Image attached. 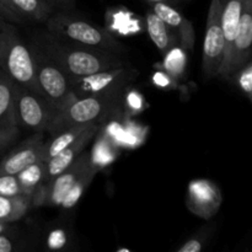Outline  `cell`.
I'll return each instance as SVG.
<instances>
[{
    "label": "cell",
    "instance_id": "cell-22",
    "mask_svg": "<svg viewBox=\"0 0 252 252\" xmlns=\"http://www.w3.org/2000/svg\"><path fill=\"white\" fill-rule=\"evenodd\" d=\"M90 125V123H89ZM89 125H76L73 127H69L66 129L62 130L58 134L53 135V139L49 143H46V152H44V161L51 159L52 157L63 150L64 148L68 147L69 144L74 142L84 130L86 129Z\"/></svg>",
    "mask_w": 252,
    "mask_h": 252
},
{
    "label": "cell",
    "instance_id": "cell-27",
    "mask_svg": "<svg viewBox=\"0 0 252 252\" xmlns=\"http://www.w3.org/2000/svg\"><path fill=\"white\" fill-rule=\"evenodd\" d=\"M0 17H2V19L7 20V21L10 22H17V24L24 21V20L14 11V9H12L11 5H10L9 0H0Z\"/></svg>",
    "mask_w": 252,
    "mask_h": 252
},
{
    "label": "cell",
    "instance_id": "cell-7",
    "mask_svg": "<svg viewBox=\"0 0 252 252\" xmlns=\"http://www.w3.org/2000/svg\"><path fill=\"white\" fill-rule=\"evenodd\" d=\"M137 75L138 71L128 65L107 69L71 83V91L75 98L115 91H126L127 86L134 81Z\"/></svg>",
    "mask_w": 252,
    "mask_h": 252
},
{
    "label": "cell",
    "instance_id": "cell-18",
    "mask_svg": "<svg viewBox=\"0 0 252 252\" xmlns=\"http://www.w3.org/2000/svg\"><path fill=\"white\" fill-rule=\"evenodd\" d=\"M9 2L22 20L46 22L53 10L46 0H9Z\"/></svg>",
    "mask_w": 252,
    "mask_h": 252
},
{
    "label": "cell",
    "instance_id": "cell-21",
    "mask_svg": "<svg viewBox=\"0 0 252 252\" xmlns=\"http://www.w3.org/2000/svg\"><path fill=\"white\" fill-rule=\"evenodd\" d=\"M98 169H100V167H98L97 165L94 164L93 160H91V164L89 165L88 169H86L85 171L79 176V179L74 182V185L70 187L68 193L65 194L64 199L62 201L61 203L62 208L69 209V208H73L74 206H76V203H78L79 199L81 198L84 192L86 191V189L90 186L93 180L95 179Z\"/></svg>",
    "mask_w": 252,
    "mask_h": 252
},
{
    "label": "cell",
    "instance_id": "cell-29",
    "mask_svg": "<svg viewBox=\"0 0 252 252\" xmlns=\"http://www.w3.org/2000/svg\"><path fill=\"white\" fill-rule=\"evenodd\" d=\"M14 250L11 240L5 235L0 234V252H11Z\"/></svg>",
    "mask_w": 252,
    "mask_h": 252
},
{
    "label": "cell",
    "instance_id": "cell-13",
    "mask_svg": "<svg viewBox=\"0 0 252 252\" xmlns=\"http://www.w3.org/2000/svg\"><path fill=\"white\" fill-rule=\"evenodd\" d=\"M98 130H100V126L98 123H90L86 127V129L74 140L71 144L64 148L59 153H57L54 157L48 159L46 161V175H44V184L51 181L52 179L63 172L64 170L68 169L76 158L86 149L89 143L97 135Z\"/></svg>",
    "mask_w": 252,
    "mask_h": 252
},
{
    "label": "cell",
    "instance_id": "cell-11",
    "mask_svg": "<svg viewBox=\"0 0 252 252\" xmlns=\"http://www.w3.org/2000/svg\"><path fill=\"white\" fill-rule=\"evenodd\" d=\"M223 197L214 182L194 180L189 185L187 207L199 218L209 219L218 212Z\"/></svg>",
    "mask_w": 252,
    "mask_h": 252
},
{
    "label": "cell",
    "instance_id": "cell-28",
    "mask_svg": "<svg viewBox=\"0 0 252 252\" xmlns=\"http://www.w3.org/2000/svg\"><path fill=\"white\" fill-rule=\"evenodd\" d=\"M204 241L202 238H192L187 240L186 243L182 244L177 252H199L203 250L204 248Z\"/></svg>",
    "mask_w": 252,
    "mask_h": 252
},
{
    "label": "cell",
    "instance_id": "cell-25",
    "mask_svg": "<svg viewBox=\"0 0 252 252\" xmlns=\"http://www.w3.org/2000/svg\"><path fill=\"white\" fill-rule=\"evenodd\" d=\"M21 186L16 175H0V196H20Z\"/></svg>",
    "mask_w": 252,
    "mask_h": 252
},
{
    "label": "cell",
    "instance_id": "cell-23",
    "mask_svg": "<svg viewBox=\"0 0 252 252\" xmlns=\"http://www.w3.org/2000/svg\"><path fill=\"white\" fill-rule=\"evenodd\" d=\"M162 70L171 79H182L186 70V54L182 47L176 46L164 54Z\"/></svg>",
    "mask_w": 252,
    "mask_h": 252
},
{
    "label": "cell",
    "instance_id": "cell-16",
    "mask_svg": "<svg viewBox=\"0 0 252 252\" xmlns=\"http://www.w3.org/2000/svg\"><path fill=\"white\" fill-rule=\"evenodd\" d=\"M218 1L219 5H220V21L221 27H223L224 38H225L224 62L228 57L234 34H235L236 29H238L239 20H240L241 12H243L244 0H218Z\"/></svg>",
    "mask_w": 252,
    "mask_h": 252
},
{
    "label": "cell",
    "instance_id": "cell-20",
    "mask_svg": "<svg viewBox=\"0 0 252 252\" xmlns=\"http://www.w3.org/2000/svg\"><path fill=\"white\" fill-rule=\"evenodd\" d=\"M32 207L30 197L20 196H0V221L12 223L20 220Z\"/></svg>",
    "mask_w": 252,
    "mask_h": 252
},
{
    "label": "cell",
    "instance_id": "cell-10",
    "mask_svg": "<svg viewBox=\"0 0 252 252\" xmlns=\"http://www.w3.org/2000/svg\"><path fill=\"white\" fill-rule=\"evenodd\" d=\"M252 0H244L243 12L231 42L228 57L219 69V76L230 78L238 69L251 61Z\"/></svg>",
    "mask_w": 252,
    "mask_h": 252
},
{
    "label": "cell",
    "instance_id": "cell-31",
    "mask_svg": "<svg viewBox=\"0 0 252 252\" xmlns=\"http://www.w3.org/2000/svg\"><path fill=\"white\" fill-rule=\"evenodd\" d=\"M149 4H157V2H169V4H172V2H176L177 0H145Z\"/></svg>",
    "mask_w": 252,
    "mask_h": 252
},
{
    "label": "cell",
    "instance_id": "cell-17",
    "mask_svg": "<svg viewBox=\"0 0 252 252\" xmlns=\"http://www.w3.org/2000/svg\"><path fill=\"white\" fill-rule=\"evenodd\" d=\"M15 89L16 84L0 70V128L17 126Z\"/></svg>",
    "mask_w": 252,
    "mask_h": 252
},
{
    "label": "cell",
    "instance_id": "cell-6",
    "mask_svg": "<svg viewBox=\"0 0 252 252\" xmlns=\"http://www.w3.org/2000/svg\"><path fill=\"white\" fill-rule=\"evenodd\" d=\"M17 126L36 132H44L57 113V108L39 94L17 85L15 89Z\"/></svg>",
    "mask_w": 252,
    "mask_h": 252
},
{
    "label": "cell",
    "instance_id": "cell-12",
    "mask_svg": "<svg viewBox=\"0 0 252 252\" xmlns=\"http://www.w3.org/2000/svg\"><path fill=\"white\" fill-rule=\"evenodd\" d=\"M44 152L46 142L43 134L37 132L0 161V175H17L29 165L44 160Z\"/></svg>",
    "mask_w": 252,
    "mask_h": 252
},
{
    "label": "cell",
    "instance_id": "cell-14",
    "mask_svg": "<svg viewBox=\"0 0 252 252\" xmlns=\"http://www.w3.org/2000/svg\"><path fill=\"white\" fill-rule=\"evenodd\" d=\"M152 10L169 26L179 41L180 47H182L185 51L193 49L194 39H196L194 27L184 14H181L176 7H174V5L169 2L153 4Z\"/></svg>",
    "mask_w": 252,
    "mask_h": 252
},
{
    "label": "cell",
    "instance_id": "cell-24",
    "mask_svg": "<svg viewBox=\"0 0 252 252\" xmlns=\"http://www.w3.org/2000/svg\"><path fill=\"white\" fill-rule=\"evenodd\" d=\"M230 78H235L240 90L248 96L249 100H252V64L251 61L245 65L235 71Z\"/></svg>",
    "mask_w": 252,
    "mask_h": 252
},
{
    "label": "cell",
    "instance_id": "cell-4",
    "mask_svg": "<svg viewBox=\"0 0 252 252\" xmlns=\"http://www.w3.org/2000/svg\"><path fill=\"white\" fill-rule=\"evenodd\" d=\"M46 25L49 33L62 41L101 49L117 56H122L126 52L125 46L110 32L85 20L65 14H54L47 19Z\"/></svg>",
    "mask_w": 252,
    "mask_h": 252
},
{
    "label": "cell",
    "instance_id": "cell-8",
    "mask_svg": "<svg viewBox=\"0 0 252 252\" xmlns=\"http://www.w3.org/2000/svg\"><path fill=\"white\" fill-rule=\"evenodd\" d=\"M91 164V154L89 152H83L75 161L57 175L51 181L42 185L32 198V206L36 207H59L65 194L73 186L74 182L79 179L81 174L88 169Z\"/></svg>",
    "mask_w": 252,
    "mask_h": 252
},
{
    "label": "cell",
    "instance_id": "cell-2",
    "mask_svg": "<svg viewBox=\"0 0 252 252\" xmlns=\"http://www.w3.org/2000/svg\"><path fill=\"white\" fill-rule=\"evenodd\" d=\"M123 96L125 91H115L75 98L57 111L54 117L47 126L46 132L51 135H56L73 126L98 123L113 111L117 110L120 103L122 102Z\"/></svg>",
    "mask_w": 252,
    "mask_h": 252
},
{
    "label": "cell",
    "instance_id": "cell-1",
    "mask_svg": "<svg viewBox=\"0 0 252 252\" xmlns=\"http://www.w3.org/2000/svg\"><path fill=\"white\" fill-rule=\"evenodd\" d=\"M38 47L63 69L70 83L98 71L126 65L122 56L69 43L57 38L49 32L41 37Z\"/></svg>",
    "mask_w": 252,
    "mask_h": 252
},
{
    "label": "cell",
    "instance_id": "cell-32",
    "mask_svg": "<svg viewBox=\"0 0 252 252\" xmlns=\"http://www.w3.org/2000/svg\"><path fill=\"white\" fill-rule=\"evenodd\" d=\"M5 228H6V225H5V223H1V221H0V234L4 233Z\"/></svg>",
    "mask_w": 252,
    "mask_h": 252
},
{
    "label": "cell",
    "instance_id": "cell-9",
    "mask_svg": "<svg viewBox=\"0 0 252 252\" xmlns=\"http://www.w3.org/2000/svg\"><path fill=\"white\" fill-rule=\"evenodd\" d=\"M225 53V38L220 21V5L218 0H212L207 16L206 34L202 54V66L207 76H218L219 69Z\"/></svg>",
    "mask_w": 252,
    "mask_h": 252
},
{
    "label": "cell",
    "instance_id": "cell-5",
    "mask_svg": "<svg viewBox=\"0 0 252 252\" xmlns=\"http://www.w3.org/2000/svg\"><path fill=\"white\" fill-rule=\"evenodd\" d=\"M31 52L39 95L48 100L57 111L75 100L71 91V83L63 69L39 47H33Z\"/></svg>",
    "mask_w": 252,
    "mask_h": 252
},
{
    "label": "cell",
    "instance_id": "cell-30",
    "mask_svg": "<svg viewBox=\"0 0 252 252\" xmlns=\"http://www.w3.org/2000/svg\"><path fill=\"white\" fill-rule=\"evenodd\" d=\"M47 2H49V4H63V5H66V4H70L73 0H46Z\"/></svg>",
    "mask_w": 252,
    "mask_h": 252
},
{
    "label": "cell",
    "instance_id": "cell-3",
    "mask_svg": "<svg viewBox=\"0 0 252 252\" xmlns=\"http://www.w3.org/2000/svg\"><path fill=\"white\" fill-rule=\"evenodd\" d=\"M0 70L15 84L38 93L32 52L10 21L0 17Z\"/></svg>",
    "mask_w": 252,
    "mask_h": 252
},
{
    "label": "cell",
    "instance_id": "cell-19",
    "mask_svg": "<svg viewBox=\"0 0 252 252\" xmlns=\"http://www.w3.org/2000/svg\"><path fill=\"white\" fill-rule=\"evenodd\" d=\"M44 175H46V161L39 160L25 167L24 170L16 175L19 184L21 186V192L24 196L33 198L39 187L44 184Z\"/></svg>",
    "mask_w": 252,
    "mask_h": 252
},
{
    "label": "cell",
    "instance_id": "cell-26",
    "mask_svg": "<svg viewBox=\"0 0 252 252\" xmlns=\"http://www.w3.org/2000/svg\"><path fill=\"white\" fill-rule=\"evenodd\" d=\"M17 135H19V127L17 126L0 128V152L4 150L9 144H11Z\"/></svg>",
    "mask_w": 252,
    "mask_h": 252
},
{
    "label": "cell",
    "instance_id": "cell-15",
    "mask_svg": "<svg viewBox=\"0 0 252 252\" xmlns=\"http://www.w3.org/2000/svg\"><path fill=\"white\" fill-rule=\"evenodd\" d=\"M145 26H147V31L150 39L157 46V48L159 49L162 56L174 47L180 46L179 41L172 33L171 30L169 29V26L153 10L147 12Z\"/></svg>",
    "mask_w": 252,
    "mask_h": 252
}]
</instances>
